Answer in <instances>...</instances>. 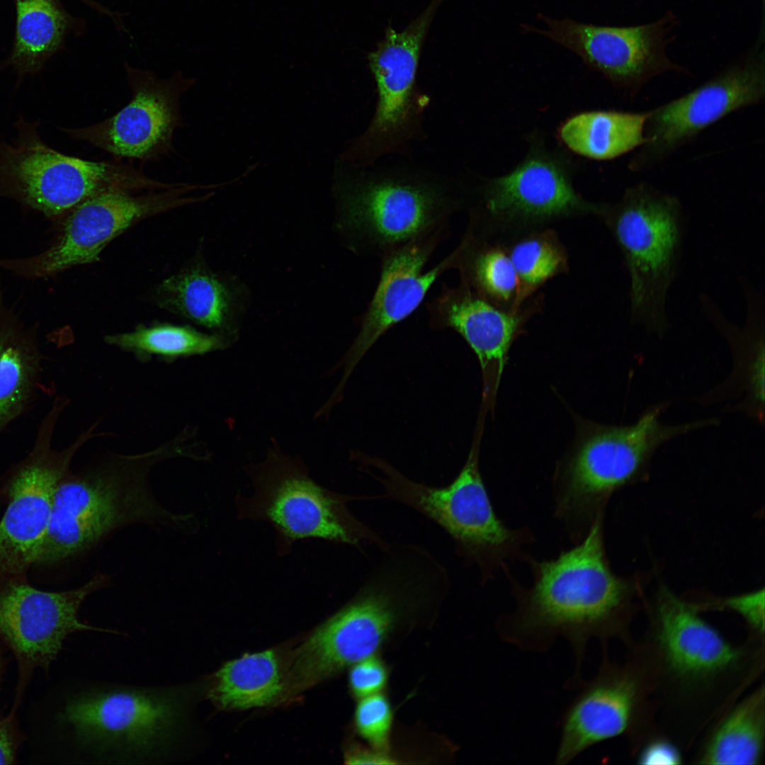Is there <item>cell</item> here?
<instances>
[{"label": "cell", "instance_id": "52a82bcc", "mask_svg": "<svg viewBox=\"0 0 765 765\" xmlns=\"http://www.w3.org/2000/svg\"><path fill=\"white\" fill-rule=\"evenodd\" d=\"M599 210L625 264L632 323L663 336L669 327L667 302L683 250L680 200L640 183L628 188L618 203Z\"/></svg>", "mask_w": 765, "mask_h": 765}, {"label": "cell", "instance_id": "d590c367", "mask_svg": "<svg viewBox=\"0 0 765 765\" xmlns=\"http://www.w3.org/2000/svg\"><path fill=\"white\" fill-rule=\"evenodd\" d=\"M387 679L384 664L373 656L352 665L349 672L351 691L361 698L378 693L385 687Z\"/></svg>", "mask_w": 765, "mask_h": 765}, {"label": "cell", "instance_id": "ffe728a7", "mask_svg": "<svg viewBox=\"0 0 765 765\" xmlns=\"http://www.w3.org/2000/svg\"><path fill=\"white\" fill-rule=\"evenodd\" d=\"M179 715L177 701L169 696L123 690L75 697L62 719L85 742L147 751L166 740Z\"/></svg>", "mask_w": 765, "mask_h": 765}, {"label": "cell", "instance_id": "e0dca14e", "mask_svg": "<svg viewBox=\"0 0 765 765\" xmlns=\"http://www.w3.org/2000/svg\"><path fill=\"white\" fill-rule=\"evenodd\" d=\"M128 79L132 96L120 110L96 124L62 130L118 157L152 160L172 147L180 98L191 83L181 75L159 79L130 68Z\"/></svg>", "mask_w": 765, "mask_h": 765}, {"label": "cell", "instance_id": "1f68e13d", "mask_svg": "<svg viewBox=\"0 0 765 765\" xmlns=\"http://www.w3.org/2000/svg\"><path fill=\"white\" fill-rule=\"evenodd\" d=\"M516 272L519 287L516 302L533 290L560 272L565 265V256L553 239L542 234L521 240L509 254Z\"/></svg>", "mask_w": 765, "mask_h": 765}, {"label": "cell", "instance_id": "2e32d148", "mask_svg": "<svg viewBox=\"0 0 765 765\" xmlns=\"http://www.w3.org/2000/svg\"><path fill=\"white\" fill-rule=\"evenodd\" d=\"M546 29L526 26L578 55L617 86L636 94L654 77L668 72H686L667 55L677 23L671 12L655 21L633 26L586 24L569 18L541 16Z\"/></svg>", "mask_w": 765, "mask_h": 765}, {"label": "cell", "instance_id": "cb8c5ba5", "mask_svg": "<svg viewBox=\"0 0 765 765\" xmlns=\"http://www.w3.org/2000/svg\"><path fill=\"white\" fill-rule=\"evenodd\" d=\"M746 299V319L741 327L727 319L707 295L700 302L706 317L727 340L735 357L736 378L747 392L746 404L763 421L764 404V301L747 281H742Z\"/></svg>", "mask_w": 765, "mask_h": 765}, {"label": "cell", "instance_id": "7c38bea8", "mask_svg": "<svg viewBox=\"0 0 765 765\" xmlns=\"http://www.w3.org/2000/svg\"><path fill=\"white\" fill-rule=\"evenodd\" d=\"M195 188L176 183L159 192L139 196L125 189L99 193L61 218L60 234L47 250L28 258L0 259V268L18 276L37 279L98 261L108 244L137 222L199 200L183 196Z\"/></svg>", "mask_w": 765, "mask_h": 765}, {"label": "cell", "instance_id": "4dcf8cb0", "mask_svg": "<svg viewBox=\"0 0 765 765\" xmlns=\"http://www.w3.org/2000/svg\"><path fill=\"white\" fill-rule=\"evenodd\" d=\"M460 245L457 268L460 282L483 298L508 301L517 298L519 282L509 254L498 248L477 247L470 235Z\"/></svg>", "mask_w": 765, "mask_h": 765}, {"label": "cell", "instance_id": "44dd1931", "mask_svg": "<svg viewBox=\"0 0 765 765\" xmlns=\"http://www.w3.org/2000/svg\"><path fill=\"white\" fill-rule=\"evenodd\" d=\"M428 308L433 327L455 330L475 353L487 400H492L519 318L499 310L462 282L455 288H443Z\"/></svg>", "mask_w": 765, "mask_h": 765}, {"label": "cell", "instance_id": "4fadbf2b", "mask_svg": "<svg viewBox=\"0 0 765 765\" xmlns=\"http://www.w3.org/2000/svg\"><path fill=\"white\" fill-rule=\"evenodd\" d=\"M630 650L625 663L612 662L604 657L598 673L566 710L556 764H566L590 747L623 735L634 747L653 731V681L642 661Z\"/></svg>", "mask_w": 765, "mask_h": 765}, {"label": "cell", "instance_id": "7a4b0ae2", "mask_svg": "<svg viewBox=\"0 0 765 765\" xmlns=\"http://www.w3.org/2000/svg\"><path fill=\"white\" fill-rule=\"evenodd\" d=\"M654 606L645 640L634 645L652 678L654 694L682 710L703 709L707 720L719 716L763 670L764 640L749 636L732 645L693 605L667 589Z\"/></svg>", "mask_w": 765, "mask_h": 765}, {"label": "cell", "instance_id": "5bb4252c", "mask_svg": "<svg viewBox=\"0 0 765 765\" xmlns=\"http://www.w3.org/2000/svg\"><path fill=\"white\" fill-rule=\"evenodd\" d=\"M107 583L105 575L96 574L79 587L50 592L24 579L0 582V640L17 664L11 712L17 713L35 670L48 672L68 635L86 630L113 632L84 624L78 617L86 598Z\"/></svg>", "mask_w": 765, "mask_h": 765}, {"label": "cell", "instance_id": "30bf717a", "mask_svg": "<svg viewBox=\"0 0 765 765\" xmlns=\"http://www.w3.org/2000/svg\"><path fill=\"white\" fill-rule=\"evenodd\" d=\"M340 193L337 227L363 256L380 258L448 227L460 204L436 184L390 176H365Z\"/></svg>", "mask_w": 765, "mask_h": 765}, {"label": "cell", "instance_id": "ba28073f", "mask_svg": "<svg viewBox=\"0 0 765 765\" xmlns=\"http://www.w3.org/2000/svg\"><path fill=\"white\" fill-rule=\"evenodd\" d=\"M254 492L237 495L239 519L265 521L276 533L279 555L298 540L316 538L358 546L362 541L387 546L348 508L356 498L332 492L314 481L300 458L273 446L261 463L244 467Z\"/></svg>", "mask_w": 765, "mask_h": 765}, {"label": "cell", "instance_id": "d4e9b609", "mask_svg": "<svg viewBox=\"0 0 765 765\" xmlns=\"http://www.w3.org/2000/svg\"><path fill=\"white\" fill-rule=\"evenodd\" d=\"M694 763L761 765L765 752V690L762 683L719 716Z\"/></svg>", "mask_w": 765, "mask_h": 765}, {"label": "cell", "instance_id": "f1b7e54d", "mask_svg": "<svg viewBox=\"0 0 765 765\" xmlns=\"http://www.w3.org/2000/svg\"><path fill=\"white\" fill-rule=\"evenodd\" d=\"M16 42L9 63L21 74L38 72L59 47L67 19L55 0H16Z\"/></svg>", "mask_w": 765, "mask_h": 765}, {"label": "cell", "instance_id": "d6986e66", "mask_svg": "<svg viewBox=\"0 0 765 765\" xmlns=\"http://www.w3.org/2000/svg\"><path fill=\"white\" fill-rule=\"evenodd\" d=\"M442 1L431 0L402 32L387 26L383 39L368 56L378 93L374 118L361 141L369 153L390 149L413 128L420 108L416 90L420 53Z\"/></svg>", "mask_w": 765, "mask_h": 765}, {"label": "cell", "instance_id": "603a6c76", "mask_svg": "<svg viewBox=\"0 0 765 765\" xmlns=\"http://www.w3.org/2000/svg\"><path fill=\"white\" fill-rule=\"evenodd\" d=\"M38 328L26 327L0 292V434L34 405L42 387Z\"/></svg>", "mask_w": 765, "mask_h": 765}, {"label": "cell", "instance_id": "8d00e7d4", "mask_svg": "<svg viewBox=\"0 0 765 765\" xmlns=\"http://www.w3.org/2000/svg\"><path fill=\"white\" fill-rule=\"evenodd\" d=\"M26 740L21 731L17 714L8 712L0 716V765L17 763L18 751Z\"/></svg>", "mask_w": 765, "mask_h": 765}, {"label": "cell", "instance_id": "8992f818", "mask_svg": "<svg viewBox=\"0 0 765 765\" xmlns=\"http://www.w3.org/2000/svg\"><path fill=\"white\" fill-rule=\"evenodd\" d=\"M478 455L474 443L458 475L442 487L411 480L385 463L375 465L382 472L379 480L385 497L412 507L444 529L458 554L477 568L484 584L509 562H525L529 555L526 547L536 537L528 527H509L497 516L480 475Z\"/></svg>", "mask_w": 765, "mask_h": 765}, {"label": "cell", "instance_id": "484cf974", "mask_svg": "<svg viewBox=\"0 0 765 765\" xmlns=\"http://www.w3.org/2000/svg\"><path fill=\"white\" fill-rule=\"evenodd\" d=\"M285 664L274 650L226 662L214 674L208 696L219 708L246 710L286 700Z\"/></svg>", "mask_w": 765, "mask_h": 765}, {"label": "cell", "instance_id": "277c9868", "mask_svg": "<svg viewBox=\"0 0 765 765\" xmlns=\"http://www.w3.org/2000/svg\"><path fill=\"white\" fill-rule=\"evenodd\" d=\"M178 450L176 443H169L146 453L118 456L79 473L69 471L55 491L35 563L52 564L76 555L112 531L132 523L191 528L192 516L164 508L148 486L153 465L177 456Z\"/></svg>", "mask_w": 765, "mask_h": 765}, {"label": "cell", "instance_id": "9c48e42d", "mask_svg": "<svg viewBox=\"0 0 765 765\" xmlns=\"http://www.w3.org/2000/svg\"><path fill=\"white\" fill-rule=\"evenodd\" d=\"M38 123L20 118L12 143L0 141V197L61 219L88 198L110 189H147L152 179L124 164L64 154L45 144Z\"/></svg>", "mask_w": 765, "mask_h": 765}, {"label": "cell", "instance_id": "d6a6232c", "mask_svg": "<svg viewBox=\"0 0 765 765\" xmlns=\"http://www.w3.org/2000/svg\"><path fill=\"white\" fill-rule=\"evenodd\" d=\"M358 732L377 750L387 752L392 713L387 698L380 693L363 697L355 711Z\"/></svg>", "mask_w": 765, "mask_h": 765}, {"label": "cell", "instance_id": "5b68a950", "mask_svg": "<svg viewBox=\"0 0 765 765\" xmlns=\"http://www.w3.org/2000/svg\"><path fill=\"white\" fill-rule=\"evenodd\" d=\"M666 408L647 409L628 426L590 424L553 481L555 518L576 544L604 514L611 494L642 472L658 448L679 436L713 425L715 419L669 425L659 420Z\"/></svg>", "mask_w": 765, "mask_h": 765}, {"label": "cell", "instance_id": "f546056e", "mask_svg": "<svg viewBox=\"0 0 765 765\" xmlns=\"http://www.w3.org/2000/svg\"><path fill=\"white\" fill-rule=\"evenodd\" d=\"M105 340L128 351L164 357L205 354L226 346L220 335L172 324L141 327L130 332L108 335Z\"/></svg>", "mask_w": 765, "mask_h": 765}, {"label": "cell", "instance_id": "e575fe53", "mask_svg": "<svg viewBox=\"0 0 765 765\" xmlns=\"http://www.w3.org/2000/svg\"><path fill=\"white\" fill-rule=\"evenodd\" d=\"M639 764L678 765L683 763L680 748L669 737L653 731L633 750Z\"/></svg>", "mask_w": 765, "mask_h": 765}, {"label": "cell", "instance_id": "9a60e30c", "mask_svg": "<svg viewBox=\"0 0 765 765\" xmlns=\"http://www.w3.org/2000/svg\"><path fill=\"white\" fill-rule=\"evenodd\" d=\"M764 51L756 45L695 89L648 111L645 142L633 157V171L663 162L727 115L757 105L765 96Z\"/></svg>", "mask_w": 765, "mask_h": 765}, {"label": "cell", "instance_id": "83f0119b", "mask_svg": "<svg viewBox=\"0 0 765 765\" xmlns=\"http://www.w3.org/2000/svg\"><path fill=\"white\" fill-rule=\"evenodd\" d=\"M160 307L209 328L227 325L232 298L227 286L201 268L164 279L157 289Z\"/></svg>", "mask_w": 765, "mask_h": 765}, {"label": "cell", "instance_id": "3957f363", "mask_svg": "<svg viewBox=\"0 0 765 765\" xmlns=\"http://www.w3.org/2000/svg\"><path fill=\"white\" fill-rule=\"evenodd\" d=\"M395 550L352 600L293 652L286 699L372 657L402 618L443 591L427 557L407 547Z\"/></svg>", "mask_w": 765, "mask_h": 765}, {"label": "cell", "instance_id": "4316f807", "mask_svg": "<svg viewBox=\"0 0 765 765\" xmlns=\"http://www.w3.org/2000/svg\"><path fill=\"white\" fill-rule=\"evenodd\" d=\"M648 111L615 110L584 112L568 119L560 135L573 152L597 160L616 158L640 147L645 142Z\"/></svg>", "mask_w": 765, "mask_h": 765}, {"label": "cell", "instance_id": "6da1fadb", "mask_svg": "<svg viewBox=\"0 0 765 765\" xmlns=\"http://www.w3.org/2000/svg\"><path fill=\"white\" fill-rule=\"evenodd\" d=\"M554 559L525 561L532 583L521 584L504 570L516 608L499 618L506 640L528 650H544L557 637L570 644L576 658L573 682L580 683L581 665L589 641L603 646L618 639L629 648L630 586L611 570L604 540V516L586 536Z\"/></svg>", "mask_w": 765, "mask_h": 765}, {"label": "cell", "instance_id": "836d02e7", "mask_svg": "<svg viewBox=\"0 0 765 765\" xmlns=\"http://www.w3.org/2000/svg\"><path fill=\"white\" fill-rule=\"evenodd\" d=\"M722 608L740 615L748 625L749 636L764 639V590L727 598L715 604L704 607Z\"/></svg>", "mask_w": 765, "mask_h": 765}, {"label": "cell", "instance_id": "f35d334b", "mask_svg": "<svg viewBox=\"0 0 765 765\" xmlns=\"http://www.w3.org/2000/svg\"><path fill=\"white\" fill-rule=\"evenodd\" d=\"M7 651V648L0 640V684L3 679V676L5 673L6 666L7 664V659L5 657V654Z\"/></svg>", "mask_w": 765, "mask_h": 765}, {"label": "cell", "instance_id": "7402d4cb", "mask_svg": "<svg viewBox=\"0 0 765 765\" xmlns=\"http://www.w3.org/2000/svg\"><path fill=\"white\" fill-rule=\"evenodd\" d=\"M486 198L492 214L526 219L549 218L583 207L562 170L541 157L530 158L495 179Z\"/></svg>", "mask_w": 765, "mask_h": 765}, {"label": "cell", "instance_id": "ab89813d", "mask_svg": "<svg viewBox=\"0 0 765 765\" xmlns=\"http://www.w3.org/2000/svg\"><path fill=\"white\" fill-rule=\"evenodd\" d=\"M761 1H764V0H761Z\"/></svg>", "mask_w": 765, "mask_h": 765}, {"label": "cell", "instance_id": "74e56055", "mask_svg": "<svg viewBox=\"0 0 765 765\" xmlns=\"http://www.w3.org/2000/svg\"><path fill=\"white\" fill-rule=\"evenodd\" d=\"M347 764H395L387 752H383L375 749L370 750L358 747H351L346 754Z\"/></svg>", "mask_w": 765, "mask_h": 765}, {"label": "cell", "instance_id": "8fae6325", "mask_svg": "<svg viewBox=\"0 0 765 765\" xmlns=\"http://www.w3.org/2000/svg\"><path fill=\"white\" fill-rule=\"evenodd\" d=\"M68 403L64 397L54 400L39 424L30 450L6 473L9 502L0 521V582L24 579L35 563L57 486L69 471L74 456L92 436L88 430L68 447L53 448L55 430Z\"/></svg>", "mask_w": 765, "mask_h": 765}, {"label": "cell", "instance_id": "ac0fdd59", "mask_svg": "<svg viewBox=\"0 0 765 765\" xmlns=\"http://www.w3.org/2000/svg\"><path fill=\"white\" fill-rule=\"evenodd\" d=\"M448 227L410 242L380 257L379 281L363 315L357 336L344 358V373L336 392L340 393L355 367L377 341L418 308L434 283L446 271L458 268L461 256L460 245L436 266L424 271L436 246L447 237Z\"/></svg>", "mask_w": 765, "mask_h": 765}]
</instances>
